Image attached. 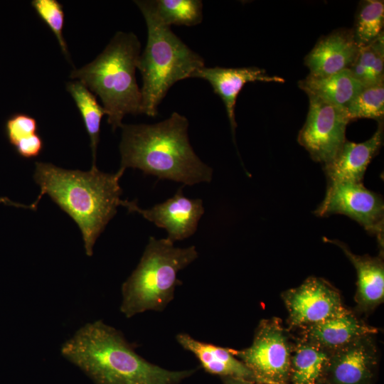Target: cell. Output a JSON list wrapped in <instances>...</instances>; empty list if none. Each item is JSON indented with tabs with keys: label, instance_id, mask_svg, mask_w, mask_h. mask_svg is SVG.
<instances>
[{
	"label": "cell",
	"instance_id": "cell-1",
	"mask_svg": "<svg viewBox=\"0 0 384 384\" xmlns=\"http://www.w3.org/2000/svg\"><path fill=\"white\" fill-rule=\"evenodd\" d=\"M60 353L94 384H181L196 372L169 370L147 361L120 331L102 320L77 329Z\"/></svg>",
	"mask_w": 384,
	"mask_h": 384
},
{
	"label": "cell",
	"instance_id": "cell-2",
	"mask_svg": "<svg viewBox=\"0 0 384 384\" xmlns=\"http://www.w3.org/2000/svg\"><path fill=\"white\" fill-rule=\"evenodd\" d=\"M124 171L104 173L95 164L82 171L36 162L33 178L41 193L33 204L37 206L41 198L48 195L78 225L85 253L92 256L97 239L121 204L119 179Z\"/></svg>",
	"mask_w": 384,
	"mask_h": 384
},
{
	"label": "cell",
	"instance_id": "cell-3",
	"mask_svg": "<svg viewBox=\"0 0 384 384\" xmlns=\"http://www.w3.org/2000/svg\"><path fill=\"white\" fill-rule=\"evenodd\" d=\"M188 121L177 112L160 122L122 124L120 168L193 186L210 182L213 170L193 151L188 135Z\"/></svg>",
	"mask_w": 384,
	"mask_h": 384
},
{
	"label": "cell",
	"instance_id": "cell-4",
	"mask_svg": "<svg viewBox=\"0 0 384 384\" xmlns=\"http://www.w3.org/2000/svg\"><path fill=\"white\" fill-rule=\"evenodd\" d=\"M141 44L132 33L117 32L92 62L70 73L97 95L112 131L121 128L126 114H142V93L136 79Z\"/></svg>",
	"mask_w": 384,
	"mask_h": 384
},
{
	"label": "cell",
	"instance_id": "cell-5",
	"mask_svg": "<svg viewBox=\"0 0 384 384\" xmlns=\"http://www.w3.org/2000/svg\"><path fill=\"white\" fill-rule=\"evenodd\" d=\"M147 28V42L140 54L137 69L143 80L142 114L154 117L169 90L179 80L192 78L205 67L203 58L192 50L171 27L162 23L147 1H134Z\"/></svg>",
	"mask_w": 384,
	"mask_h": 384
},
{
	"label": "cell",
	"instance_id": "cell-6",
	"mask_svg": "<svg viewBox=\"0 0 384 384\" xmlns=\"http://www.w3.org/2000/svg\"><path fill=\"white\" fill-rule=\"evenodd\" d=\"M198 257L195 246L176 247L166 238L150 237L137 267L122 285L121 312L131 318L146 311H162L181 284L178 272Z\"/></svg>",
	"mask_w": 384,
	"mask_h": 384
},
{
	"label": "cell",
	"instance_id": "cell-7",
	"mask_svg": "<svg viewBox=\"0 0 384 384\" xmlns=\"http://www.w3.org/2000/svg\"><path fill=\"white\" fill-rule=\"evenodd\" d=\"M293 343L279 319L262 320L252 344L231 353L252 372L255 383L288 384Z\"/></svg>",
	"mask_w": 384,
	"mask_h": 384
},
{
	"label": "cell",
	"instance_id": "cell-8",
	"mask_svg": "<svg viewBox=\"0 0 384 384\" xmlns=\"http://www.w3.org/2000/svg\"><path fill=\"white\" fill-rule=\"evenodd\" d=\"M324 217L332 214L347 215L366 231L377 237L383 250L384 203L382 197L367 189L362 183H328L324 199L314 211Z\"/></svg>",
	"mask_w": 384,
	"mask_h": 384
},
{
	"label": "cell",
	"instance_id": "cell-9",
	"mask_svg": "<svg viewBox=\"0 0 384 384\" xmlns=\"http://www.w3.org/2000/svg\"><path fill=\"white\" fill-rule=\"evenodd\" d=\"M308 97L309 110L297 140L313 160L325 165L346 142V129L351 120L346 108Z\"/></svg>",
	"mask_w": 384,
	"mask_h": 384
},
{
	"label": "cell",
	"instance_id": "cell-10",
	"mask_svg": "<svg viewBox=\"0 0 384 384\" xmlns=\"http://www.w3.org/2000/svg\"><path fill=\"white\" fill-rule=\"evenodd\" d=\"M282 298L289 324L302 329L340 312L343 306L339 292L321 278L310 277L301 285L285 291Z\"/></svg>",
	"mask_w": 384,
	"mask_h": 384
},
{
	"label": "cell",
	"instance_id": "cell-11",
	"mask_svg": "<svg viewBox=\"0 0 384 384\" xmlns=\"http://www.w3.org/2000/svg\"><path fill=\"white\" fill-rule=\"evenodd\" d=\"M120 206L126 207L130 213L140 214L157 227L164 228L168 233L166 238L172 242L191 236L204 213L202 200L184 196L181 188L171 198L149 209H142L135 202L123 200Z\"/></svg>",
	"mask_w": 384,
	"mask_h": 384
},
{
	"label": "cell",
	"instance_id": "cell-12",
	"mask_svg": "<svg viewBox=\"0 0 384 384\" xmlns=\"http://www.w3.org/2000/svg\"><path fill=\"white\" fill-rule=\"evenodd\" d=\"M377 365L372 336L331 351L323 384H370Z\"/></svg>",
	"mask_w": 384,
	"mask_h": 384
},
{
	"label": "cell",
	"instance_id": "cell-13",
	"mask_svg": "<svg viewBox=\"0 0 384 384\" xmlns=\"http://www.w3.org/2000/svg\"><path fill=\"white\" fill-rule=\"evenodd\" d=\"M360 48L351 28H338L321 37L304 58L309 75L324 77L349 69Z\"/></svg>",
	"mask_w": 384,
	"mask_h": 384
},
{
	"label": "cell",
	"instance_id": "cell-14",
	"mask_svg": "<svg viewBox=\"0 0 384 384\" xmlns=\"http://www.w3.org/2000/svg\"><path fill=\"white\" fill-rule=\"evenodd\" d=\"M192 78L207 80L212 86L213 92L221 98L225 105L233 136L237 127L235 118V103L245 85L254 82L277 83L285 82L284 78L270 75L265 70L257 67H203L197 70Z\"/></svg>",
	"mask_w": 384,
	"mask_h": 384
},
{
	"label": "cell",
	"instance_id": "cell-15",
	"mask_svg": "<svg viewBox=\"0 0 384 384\" xmlns=\"http://www.w3.org/2000/svg\"><path fill=\"white\" fill-rule=\"evenodd\" d=\"M383 142V123L373 135L361 143L346 140L335 156L324 166L328 183H362L366 170Z\"/></svg>",
	"mask_w": 384,
	"mask_h": 384
},
{
	"label": "cell",
	"instance_id": "cell-16",
	"mask_svg": "<svg viewBox=\"0 0 384 384\" xmlns=\"http://www.w3.org/2000/svg\"><path fill=\"white\" fill-rule=\"evenodd\" d=\"M302 329V338L331 351L361 338L373 336L378 331L346 308L329 319Z\"/></svg>",
	"mask_w": 384,
	"mask_h": 384
},
{
	"label": "cell",
	"instance_id": "cell-17",
	"mask_svg": "<svg viewBox=\"0 0 384 384\" xmlns=\"http://www.w3.org/2000/svg\"><path fill=\"white\" fill-rule=\"evenodd\" d=\"M176 341L185 350L192 353L208 373L223 378H232L255 382L252 372L237 358L229 348L195 339L189 334L180 333Z\"/></svg>",
	"mask_w": 384,
	"mask_h": 384
},
{
	"label": "cell",
	"instance_id": "cell-18",
	"mask_svg": "<svg viewBox=\"0 0 384 384\" xmlns=\"http://www.w3.org/2000/svg\"><path fill=\"white\" fill-rule=\"evenodd\" d=\"M325 241L338 246L354 266L357 274L356 302L359 309L370 311L383 302L384 265L381 256L357 255L336 240Z\"/></svg>",
	"mask_w": 384,
	"mask_h": 384
},
{
	"label": "cell",
	"instance_id": "cell-19",
	"mask_svg": "<svg viewBox=\"0 0 384 384\" xmlns=\"http://www.w3.org/2000/svg\"><path fill=\"white\" fill-rule=\"evenodd\" d=\"M331 351L301 338L293 343L288 384H323Z\"/></svg>",
	"mask_w": 384,
	"mask_h": 384
},
{
	"label": "cell",
	"instance_id": "cell-20",
	"mask_svg": "<svg viewBox=\"0 0 384 384\" xmlns=\"http://www.w3.org/2000/svg\"><path fill=\"white\" fill-rule=\"evenodd\" d=\"M298 85L308 96L346 109L363 87L349 69L324 77L308 75Z\"/></svg>",
	"mask_w": 384,
	"mask_h": 384
},
{
	"label": "cell",
	"instance_id": "cell-21",
	"mask_svg": "<svg viewBox=\"0 0 384 384\" xmlns=\"http://www.w3.org/2000/svg\"><path fill=\"white\" fill-rule=\"evenodd\" d=\"M66 90L70 93L82 116L85 129L90 139L93 163L95 165L97 147L100 140L102 118L106 112L88 88L78 80L68 82Z\"/></svg>",
	"mask_w": 384,
	"mask_h": 384
},
{
	"label": "cell",
	"instance_id": "cell-22",
	"mask_svg": "<svg viewBox=\"0 0 384 384\" xmlns=\"http://www.w3.org/2000/svg\"><path fill=\"white\" fill-rule=\"evenodd\" d=\"M154 15L166 26H193L203 20V2L201 0L147 1Z\"/></svg>",
	"mask_w": 384,
	"mask_h": 384
},
{
	"label": "cell",
	"instance_id": "cell-23",
	"mask_svg": "<svg viewBox=\"0 0 384 384\" xmlns=\"http://www.w3.org/2000/svg\"><path fill=\"white\" fill-rule=\"evenodd\" d=\"M384 1L363 0L358 6L352 31L360 48L375 41L383 33Z\"/></svg>",
	"mask_w": 384,
	"mask_h": 384
},
{
	"label": "cell",
	"instance_id": "cell-24",
	"mask_svg": "<svg viewBox=\"0 0 384 384\" xmlns=\"http://www.w3.org/2000/svg\"><path fill=\"white\" fill-rule=\"evenodd\" d=\"M350 120L372 119L383 122L384 82L363 87L346 108Z\"/></svg>",
	"mask_w": 384,
	"mask_h": 384
},
{
	"label": "cell",
	"instance_id": "cell-25",
	"mask_svg": "<svg viewBox=\"0 0 384 384\" xmlns=\"http://www.w3.org/2000/svg\"><path fill=\"white\" fill-rule=\"evenodd\" d=\"M31 6L53 33L61 51L70 60L68 46L63 35L65 14L62 4L56 0H33Z\"/></svg>",
	"mask_w": 384,
	"mask_h": 384
},
{
	"label": "cell",
	"instance_id": "cell-26",
	"mask_svg": "<svg viewBox=\"0 0 384 384\" xmlns=\"http://www.w3.org/2000/svg\"><path fill=\"white\" fill-rule=\"evenodd\" d=\"M38 122L26 114H16L6 123V132L11 144L14 146L20 140L38 133Z\"/></svg>",
	"mask_w": 384,
	"mask_h": 384
},
{
	"label": "cell",
	"instance_id": "cell-27",
	"mask_svg": "<svg viewBox=\"0 0 384 384\" xmlns=\"http://www.w3.org/2000/svg\"><path fill=\"white\" fill-rule=\"evenodd\" d=\"M19 156L25 159L37 157L43 151L44 144L37 133L18 142L14 146Z\"/></svg>",
	"mask_w": 384,
	"mask_h": 384
},
{
	"label": "cell",
	"instance_id": "cell-28",
	"mask_svg": "<svg viewBox=\"0 0 384 384\" xmlns=\"http://www.w3.org/2000/svg\"><path fill=\"white\" fill-rule=\"evenodd\" d=\"M221 379L223 384H260L255 382H251L232 378H223Z\"/></svg>",
	"mask_w": 384,
	"mask_h": 384
},
{
	"label": "cell",
	"instance_id": "cell-29",
	"mask_svg": "<svg viewBox=\"0 0 384 384\" xmlns=\"http://www.w3.org/2000/svg\"><path fill=\"white\" fill-rule=\"evenodd\" d=\"M0 203H4V204H6V205L14 206H17V207L28 208V206H25V205H23V204H19V203L12 202L7 198H0Z\"/></svg>",
	"mask_w": 384,
	"mask_h": 384
}]
</instances>
